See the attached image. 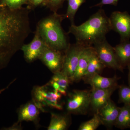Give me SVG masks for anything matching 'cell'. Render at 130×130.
Listing matches in <instances>:
<instances>
[{"label":"cell","instance_id":"1","mask_svg":"<svg viewBox=\"0 0 130 130\" xmlns=\"http://www.w3.org/2000/svg\"><path fill=\"white\" fill-rule=\"evenodd\" d=\"M30 11L27 7L17 10L5 7L0 10V71L7 66L21 50L31 32Z\"/></svg>","mask_w":130,"mask_h":130},{"label":"cell","instance_id":"2","mask_svg":"<svg viewBox=\"0 0 130 130\" xmlns=\"http://www.w3.org/2000/svg\"><path fill=\"white\" fill-rule=\"evenodd\" d=\"M111 30L109 18L101 9L80 25L71 24L67 33L74 35L76 42L89 47L106 38Z\"/></svg>","mask_w":130,"mask_h":130},{"label":"cell","instance_id":"3","mask_svg":"<svg viewBox=\"0 0 130 130\" xmlns=\"http://www.w3.org/2000/svg\"><path fill=\"white\" fill-rule=\"evenodd\" d=\"M65 14L53 13L38 23L36 30L48 46L64 53L70 45L67 35L61 26Z\"/></svg>","mask_w":130,"mask_h":130},{"label":"cell","instance_id":"4","mask_svg":"<svg viewBox=\"0 0 130 130\" xmlns=\"http://www.w3.org/2000/svg\"><path fill=\"white\" fill-rule=\"evenodd\" d=\"M48 83L42 86H36L32 92V101L42 112L45 111L44 108L48 107L61 110L62 105L60 103L62 95L51 88Z\"/></svg>","mask_w":130,"mask_h":130},{"label":"cell","instance_id":"5","mask_svg":"<svg viewBox=\"0 0 130 130\" xmlns=\"http://www.w3.org/2000/svg\"><path fill=\"white\" fill-rule=\"evenodd\" d=\"M90 102V91L74 90L68 94L67 110L69 113L86 114Z\"/></svg>","mask_w":130,"mask_h":130},{"label":"cell","instance_id":"6","mask_svg":"<svg viewBox=\"0 0 130 130\" xmlns=\"http://www.w3.org/2000/svg\"><path fill=\"white\" fill-rule=\"evenodd\" d=\"M93 46L98 58L106 67L123 72L124 68L118 61L113 47L108 43L106 37L95 43Z\"/></svg>","mask_w":130,"mask_h":130},{"label":"cell","instance_id":"7","mask_svg":"<svg viewBox=\"0 0 130 130\" xmlns=\"http://www.w3.org/2000/svg\"><path fill=\"white\" fill-rule=\"evenodd\" d=\"M87 47L76 42L74 44H70L64 52L63 67L61 71L69 77L70 80L76 70L81 54Z\"/></svg>","mask_w":130,"mask_h":130},{"label":"cell","instance_id":"8","mask_svg":"<svg viewBox=\"0 0 130 130\" xmlns=\"http://www.w3.org/2000/svg\"><path fill=\"white\" fill-rule=\"evenodd\" d=\"M109 19L112 30L119 33L121 41L129 40L130 15L128 12H113Z\"/></svg>","mask_w":130,"mask_h":130},{"label":"cell","instance_id":"9","mask_svg":"<svg viewBox=\"0 0 130 130\" xmlns=\"http://www.w3.org/2000/svg\"><path fill=\"white\" fill-rule=\"evenodd\" d=\"M64 53L46 46L39 60L53 73L62 70Z\"/></svg>","mask_w":130,"mask_h":130},{"label":"cell","instance_id":"10","mask_svg":"<svg viewBox=\"0 0 130 130\" xmlns=\"http://www.w3.org/2000/svg\"><path fill=\"white\" fill-rule=\"evenodd\" d=\"M46 46V45L36 30L31 41L28 44H24L21 50L23 53L24 58L26 62L31 63L39 59Z\"/></svg>","mask_w":130,"mask_h":130},{"label":"cell","instance_id":"11","mask_svg":"<svg viewBox=\"0 0 130 130\" xmlns=\"http://www.w3.org/2000/svg\"><path fill=\"white\" fill-rule=\"evenodd\" d=\"M119 86V85L106 89L92 88L90 90V106L94 113L97 112L111 99L112 94L118 88Z\"/></svg>","mask_w":130,"mask_h":130},{"label":"cell","instance_id":"12","mask_svg":"<svg viewBox=\"0 0 130 130\" xmlns=\"http://www.w3.org/2000/svg\"><path fill=\"white\" fill-rule=\"evenodd\" d=\"M40 111L39 108L32 101L21 105L17 110L18 122L30 121L38 126Z\"/></svg>","mask_w":130,"mask_h":130},{"label":"cell","instance_id":"13","mask_svg":"<svg viewBox=\"0 0 130 130\" xmlns=\"http://www.w3.org/2000/svg\"><path fill=\"white\" fill-rule=\"evenodd\" d=\"M120 107L117 106L111 99L99 110L98 114L102 125L108 128L114 126L118 116Z\"/></svg>","mask_w":130,"mask_h":130},{"label":"cell","instance_id":"14","mask_svg":"<svg viewBox=\"0 0 130 130\" xmlns=\"http://www.w3.org/2000/svg\"><path fill=\"white\" fill-rule=\"evenodd\" d=\"M94 51L93 47H88L85 49L81 54L77 66L74 74L71 79V83L78 82L83 79L88 68L89 61Z\"/></svg>","mask_w":130,"mask_h":130},{"label":"cell","instance_id":"15","mask_svg":"<svg viewBox=\"0 0 130 130\" xmlns=\"http://www.w3.org/2000/svg\"><path fill=\"white\" fill-rule=\"evenodd\" d=\"M120 78L116 76L111 78L103 77L96 74L83 79L85 83L90 85L92 88L106 89L118 86V80Z\"/></svg>","mask_w":130,"mask_h":130},{"label":"cell","instance_id":"16","mask_svg":"<svg viewBox=\"0 0 130 130\" xmlns=\"http://www.w3.org/2000/svg\"><path fill=\"white\" fill-rule=\"evenodd\" d=\"M118 61L124 68L130 63V41H121L120 44L113 47Z\"/></svg>","mask_w":130,"mask_h":130},{"label":"cell","instance_id":"17","mask_svg":"<svg viewBox=\"0 0 130 130\" xmlns=\"http://www.w3.org/2000/svg\"><path fill=\"white\" fill-rule=\"evenodd\" d=\"M70 117L67 115L58 114L51 113L50 123L48 130H65L70 125Z\"/></svg>","mask_w":130,"mask_h":130},{"label":"cell","instance_id":"18","mask_svg":"<svg viewBox=\"0 0 130 130\" xmlns=\"http://www.w3.org/2000/svg\"><path fill=\"white\" fill-rule=\"evenodd\" d=\"M105 67H106L98 58L94 50L89 61L87 70L83 79L95 74H100Z\"/></svg>","mask_w":130,"mask_h":130},{"label":"cell","instance_id":"19","mask_svg":"<svg viewBox=\"0 0 130 130\" xmlns=\"http://www.w3.org/2000/svg\"><path fill=\"white\" fill-rule=\"evenodd\" d=\"M114 126L121 129L130 128V104H124L120 108Z\"/></svg>","mask_w":130,"mask_h":130},{"label":"cell","instance_id":"20","mask_svg":"<svg viewBox=\"0 0 130 130\" xmlns=\"http://www.w3.org/2000/svg\"><path fill=\"white\" fill-rule=\"evenodd\" d=\"M68 2L66 13L65 14L66 19L70 20L71 24H74V19L77 12L79 7L85 2L86 0H66Z\"/></svg>","mask_w":130,"mask_h":130},{"label":"cell","instance_id":"21","mask_svg":"<svg viewBox=\"0 0 130 130\" xmlns=\"http://www.w3.org/2000/svg\"><path fill=\"white\" fill-rule=\"evenodd\" d=\"M101 125V120L98 113H95L92 119L82 123L78 128V130H95Z\"/></svg>","mask_w":130,"mask_h":130},{"label":"cell","instance_id":"22","mask_svg":"<svg viewBox=\"0 0 130 130\" xmlns=\"http://www.w3.org/2000/svg\"><path fill=\"white\" fill-rule=\"evenodd\" d=\"M51 80L55 81L60 88L67 91L70 82L69 77L61 71L54 73Z\"/></svg>","mask_w":130,"mask_h":130},{"label":"cell","instance_id":"23","mask_svg":"<svg viewBox=\"0 0 130 130\" xmlns=\"http://www.w3.org/2000/svg\"><path fill=\"white\" fill-rule=\"evenodd\" d=\"M2 5L11 10H17L23 8V5L29 4V0H1Z\"/></svg>","mask_w":130,"mask_h":130},{"label":"cell","instance_id":"24","mask_svg":"<svg viewBox=\"0 0 130 130\" xmlns=\"http://www.w3.org/2000/svg\"><path fill=\"white\" fill-rule=\"evenodd\" d=\"M118 88L119 103L130 104V86L121 85Z\"/></svg>","mask_w":130,"mask_h":130},{"label":"cell","instance_id":"25","mask_svg":"<svg viewBox=\"0 0 130 130\" xmlns=\"http://www.w3.org/2000/svg\"><path fill=\"white\" fill-rule=\"evenodd\" d=\"M66 0H47L44 6L46 7L53 13H56L62 7Z\"/></svg>","mask_w":130,"mask_h":130},{"label":"cell","instance_id":"26","mask_svg":"<svg viewBox=\"0 0 130 130\" xmlns=\"http://www.w3.org/2000/svg\"><path fill=\"white\" fill-rule=\"evenodd\" d=\"M47 0H29V4L27 7L30 9H35L38 6H44Z\"/></svg>","mask_w":130,"mask_h":130},{"label":"cell","instance_id":"27","mask_svg":"<svg viewBox=\"0 0 130 130\" xmlns=\"http://www.w3.org/2000/svg\"><path fill=\"white\" fill-rule=\"evenodd\" d=\"M119 0H102L99 3H98L93 7H102L105 5H111L116 6L118 4Z\"/></svg>","mask_w":130,"mask_h":130},{"label":"cell","instance_id":"28","mask_svg":"<svg viewBox=\"0 0 130 130\" xmlns=\"http://www.w3.org/2000/svg\"><path fill=\"white\" fill-rule=\"evenodd\" d=\"M2 130H21L23 129V127L21 126V123L17 121L14 123L11 126L8 128H4L2 129Z\"/></svg>","mask_w":130,"mask_h":130},{"label":"cell","instance_id":"29","mask_svg":"<svg viewBox=\"0 0 130 130\" xmlns=\"http://www.w3.org/2000/svg\"><path fill=\"white\" fill-rule=\"evenodd\" d=\"M15 80V79H14V80H13V81L12 82H11V83H10L7 86V87H6V88H4L0 90V94H1V93H2L3 92L5 91V90H6L8 88H9V86H10V85H11L13 83V82H14Z\"/></svg>","mask_w":130,"mask_h":130},{"label":"cell","instance_id":"30","mask_svg":"<svg viewBox=\"0 0 130 130\" xmlns=\"http://www.w3.org/2000/svg\"><path fill=\"white\" fill-rule=\"evenodd\" d=\"M128 67V70H129V74H128V84H129V86H130V63L127 66Z\"/></svg>","mask_w":130,"mask_h":130},{"label":"cell","instance_id":"31","mask_svg":"<svg viewBox=\"0 0 130 130\" xmlns=\"http://www.w3.org/2000/svg\"><path fill=\"white\" fill-rule=\"evenodd\" d=\"M4 7H3V6H2V5L1 2V0H0V10H1V9H2V8H3Z\"/></svg>","mask_w":130,"mask_h":130}]
</instances>
